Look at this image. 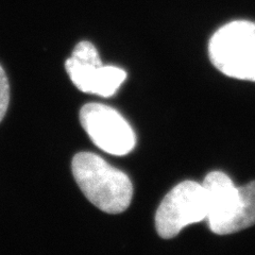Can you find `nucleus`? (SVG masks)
Here are the masks:
<instances>
[{
  "label": "nucleus",
  "mask_w": 255,
  "mask_h": 255,
  "mask_svg": "<svg viewBox=\"0 0 255 255\" xmlns=\"http://www.w3.org/2000/svg\"><path fill=\"white\" fill-rule=\"evenodd\" d=\"M206 219L213 233L229 235L255 225V181L236 186L226 173L213 171L203 182Z\"/></svg>",
  "instance_id": "obj_1"
},
{
  "label": "nucleus",
  "mask_w": 255,
  "mask_h": 255,
  "mask_svg": "<svg viewBox=\"0 0 255 255\" xmlns=\"http://www.w3.org/2000/svg\"><path fill=\"white\" fill-rule=\"evenodd\" d=\"M74 178L89 201L108 214H119L129 207L133 185L123 171L97 154L81 152L71 162Z\"/></svg>",
  "instance_id": "obj_2"
},
{
  "label": "nucleus",
  "mask_w": 255,
  "mask_h": 255,
  "mask_svg": "<svg viewBox=\"0 0 255 255\" xmlns=\"http://www.w3.org/2000/svg\"><path fill=\"white\" fill-rule=\"evenodd\" d=\"M209 55L223 75L255 82V22L235 20L221 27L211 38Z\"/></svg>",
  "instance_id": "obj_3"
},
{
  "label": "nucleus",
  "mask_w": 255,
  "mask_h": 255,
  "mask_svg": "<svg viewBox=\"0 0 255 255\" xmlns=\"http://www.w3.org/2000/svg\"><path fill=\"white\" fill-rule=\"evenodd\" d=\"M207 200L202 184L184 181L165 196L155 214V228L162 238L169 239L193 223L206 219Z\"/></svg>",
  "instance_id": "obj_4"
},
{
  "label": "nucleus",
  "mask_w": 255,
  "mask_h": 255,
  "mask_svg": "<svg viewBox=\"0 0 255 255\" xmlns=\"http://www.w3.org/2000/svg\"><path fill=\"white\" fill-rule=\"evenodd\" d=\"M65 68L79 91L106 98L113 96L127 79L124 69L103 65L96 47L85 41L75 47Z\"/></svg>",
  "instance_id": "obj_5"
},
{
  "label": "nucleus",
  "mask_w": 255,
  "mask_h": 255,
  "mask_svg": "<svg viewBox=\"0 0 255 255\" xmlns=\"http://www.w3.org/2000/svg\"><path fill=\"white\" fill-rule=\"evenodd\" d=\"M80 123L96 146L113 155H126L135 147V133L117 111L100 103H87Z\"/></svg>",
  "instance_id": "obj_6"
},
{
  "label": "nucleus",
  "mask_w": 255,
  "mask_h": 255,
  "mask_svg": "<svg viewBox=\"0 0 255 255\" xmlns=\"http://www.w3.org/2000/svg\"><path fill=\"white\" fill-rule=\"evenodd\" d=\"M10 101V85L4 69L0 65V123L4 118Z\"/></svg>",
  "instance_id": "obj_7"
}]
</instances>
